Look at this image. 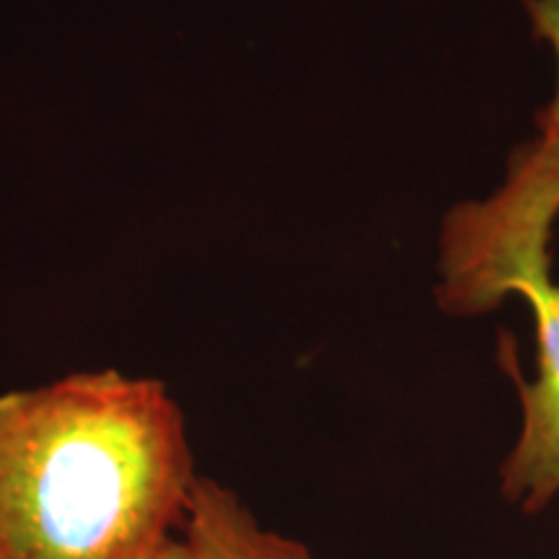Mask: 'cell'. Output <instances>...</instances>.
I'll return each mask as SVG.
<instances>
[{
    "instance_id": "obj_4",
    "label": "cell",
    "mask_w": 559,
    "mask_h": 559,
    "mask_svg": "<svg viewBox=\"0 0 559 559\" xmlns=\"http://www.w3.org/2000/svg\"><path fill=\"white\" fill-rule=\"evenodd\" d=\"M534 37L547 41L557 62V86L547 107L536 111V132L559 138V0H523Z\"/></svg>"
},
{
    "instance_id": "obj_1",
    "label": "cell",
    "mask_w": 559,
    "mask_h": 559,
    "mask_svg": "<svg viewBox=\"0 0 559 559\" xmlns=\"http://www.w3.org/2000/svg\"><path fill=\"white\" fill-rule=\"evenodd\" d=\"M198 477L164 383L96 370L0 394V559H158Z\"/></svg>"
},
{
    "instance_id": "obj_3",
    "label": "cell",
    "mask_w": 559,
    "mask_h": 559,
    "mask_svg": "<svg viewBox=\"0 0 559 559\" xmlns=\"http://www.w3.org/2000/svg\"><path fill=\"white\" fill-rule=\"evenodd\" d=\"M158 559H313L293 536L264 528L234 489L194 479L185 523Z\"/></svg>"
},
{
    "instance_id": "obj_2",
    "label": "cell",
    "mask_w": 559,
    "mask_h": 559,
    "mask_svg": "<svg viewBox=\"0 0 559 559\" xmlns=\"http://www.w3.org/2000/svg\"><path fill=\"white\" fill-rule=\"evenodd\" d=\"M559 221V138L536 132L510 153L502 185L485 200L456 202L438 236L436 304L451 317H481L523 296L534 311L536 376L515 366L500 337L498 360L521 402V428L502 459V500L536 515L559 498V283L549 243Z\"/></svg>"
}]
</instances>
